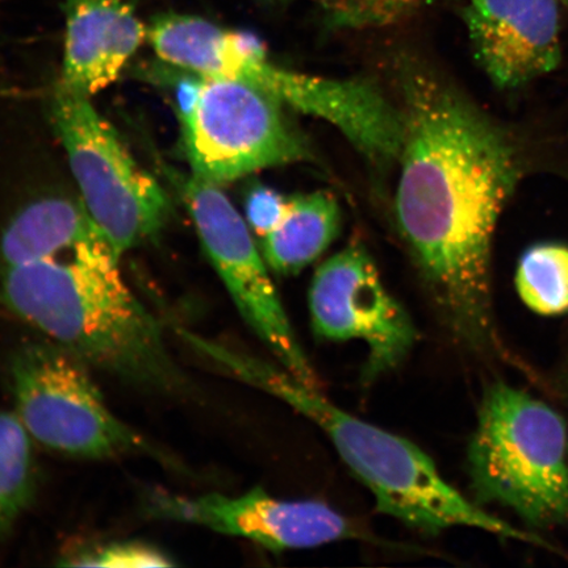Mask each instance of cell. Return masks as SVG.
<instances>
[{"mask_svg":"<svg viewBox=\"0 0 568 568\" xmlns=\"http://www.w3.org/2000/svg\"><path fill=\"white\" fill-rule=\"evenodd\" d=\"M397 89L402 236L453 337L473 352L499 353L493 240L520 180V155L507 132L438 71L404 63Z\"/></svg>","mask_w":568,"mask_h":568,"instance_id":"cell-1","label":"cell"},{"mask_svg":"<svg viewBox=\"0 0 568 568\" xmlns=\"http://www.w3.org/2000/svg\"><path fill=\"white\" fill-rule=\"evenodd\" d=\"M104 236L60 257L4 268L2 302L91 368L146 393H190L160 320L123 278Z\"/></svg>","mask_w":568,"mask_h":568,"instance_id":"cell-2","label":"cell"},{"mask_svg":"<svg viewBox=\"0 0 568 568\" xmlns=\"http://www.w3.org/2000/svg\"><path fill=\"white\" fill-rule=\"evenodd\" d=\"M180 333L213 366L286 403L318 426L349 471L371 491L378 513L424 535L471 528L552 549L535 532L516 528L462 495L420 447L339 408L318 387L304 385L276 362L189 331Z\"/></svg>","mask_w":568,"mask_h":568,"instance_id":"cell-3","label":"cell"},{"mask_svg":"<svg viewBox=\"0 0 568 568\" xmlns=\"http://www.w3.org/2000/svg\"><path fill=\"white\" fill-rule=\"evenodd\" d=\"M475 501L496 504L528 527L568 525V423L527 390L486 389L467 447Z\"/></svg>","mask_w":568,"mask_h":568,"instance_id":"cell-4","label":"cell"},{"mask_svg":"<svg viewBox=\"0 0 568 568\" xmlns=\"http://www.w3.org/2000/svg\"><path fill=\"white\" fill-rule=\"evenodd\" d=\"M10 378L19 422L47 449L71 458L145 457L180 466L113 414L87 362L53 341L21 344L12 354Z\"/></svg>","mask_w":568,"mask_h":568,"instance_id":"cell-5","label":"cell"},{"mask_svg":"<svg viewBox=\"0 0 568 568\" xmlns=\"http://www.w3.org/2000/svg\"><path fill=\"white\" fill-rule=\"evenodd\" d=\"M178 105L191 174L216 186L312 159L286 109L244 82L190 75Z\"/></svg>","mask_w":568,"mask_h":568,"instance_id":"cell-6","label":"cell"},{"mask_svg":"<svg viewBox=\"0 0 568 568\" xmlns=\"http://www.w3.org/2000/svg\"><path fill=\"white\" fill-rule=\"evenodd\" d=\"M52 116L81 202L113 251L122 257L160 232L172 211L166 191L128 153L91 97L60 84Z\"/></svg>","mask_w":568,"mask_h":568,"instance_id":"cell-7","label":"cell"},{"mask_svg":"<svg viewBox=\"0 0 568 568\" xmlns=\"http://www.w3.org/2000/svg\"><path fill=\"white\" fill-rule=\"evenodd\" d=\"M178 182L204 251L240 316L276 364L304 385L318 387L315 368L290 322L246 220L216 184L193 174L180 176Z\"/></svg>","mask_w":568,"mask_h":568,"instance_id":"cell-8","label":"cell"},{"mask_svg":"<svg viewBox=\"0 0 568 568\" xmlns=\"http://www.w3.org/2000/svg\"><path fill=\"white\" fill-rule=\"evenodd\" d=\"M311 326L329 343L361 341L367 347L366 382L399 367L418 339L408 312L382 282L372 255L358 243L317 268L308 293Z\"/></svg>","mask_w":568,"mask_h":568,"instance_id":"cell-9","label":"cell"},{"mask_svg":"<svg viewBox=\"0 0 568 568\" xmlns=\"http://www.w3.org/2000/svg\"><path fill=\"white\" fill-rule=\"evenodd\" d=\"M146 514L160 520L196 525L220 535L248 539L273 552L314 549L333 542L366 539L357 521L317 500H283L255 487L239 496L187 497L153 493Z\"/></svg>","mask_w":568,"mask_h":568,"instance_id":"cell-10","label":"cell"},{"mask_svg":"<svg viewBox=\"0 0 568 568\" xmlns=\"http://www.w3.org/2000/svg\"><path fill=\"white\" fill-rule=\"evenodd\" d=\"M475 57L496 87L517 89L559 65L558 0H467Z\"/></svg>","mask_w":568,"mask_h":568,"instance_id":"cell-11","label":"cell"},{"mask_svg":"<svg viewBox=\"0 0 568 568\" xmlns=\"http://www.w3.org/2000/svg\"><path fill=\"white\" fill-rule=\"evenodd\" d=\"M67 18L63 88L92 97L115 82L148 39L126 0H63Z\"/></svg>","mask_w":568,"mask_h":568,"instance_id":"cell-12","label":"cell"},{"mask_svg":"<svg viewBox=\"0 0 568 568\" xmlns=\"http://www.w3.org/2000/svg\"><path fill=\"white\" fill-rule=\"evenodd\" d=\"M101 236L104 234L82 202L45 197L12 219L3 233L0 254L4 268L13 267L60 257Z\"/></svg>","mask_w":568,"mask_h":568,"instance_id":"cell-13","label":"cell"},{"mask_svg":"<svg viewBox=\"0 0 568 568\" xmlns=\"http://www.w3.org/2000/svg\"><path fill=\"white\" fill-rule=\"evenodd\" d=\"M341 210L326 191L288 197L278 223L262 237L261 252L272 272L296 275L338 236Z\"/></svg>","mask_w":568,"mask_h":568,"instance_id":"cell-14","label":"cell"},{"mask_svg":"<svg viewBox=\"0 0 568 568\" xmlns=\"http://www.w3.org/2000/svg\"><path fill=\"white\" fill-rule=\"evenodd\" d=\"M32 438L16 414L0 412V531L31 507L38 486Z\"/></svg>","mask_w":568,"mask_h":568,"instance_id":"cell-15","label":"cell"},{"mask_svg":"<svg viewBox=\"0 0 568 568\" xmlns=\"http://www.w3.org/2000/svg\"><path fill=\"white\" fill-rule=\"evenodd\" d=\"M516 290L539 316L568 314V247L539 244L528 248L516 272Z\"/></svg>","mask_w":568,"mask_h":568,"instance_id":"cell-16","label":"cell"},{"mask_svg":"<svg viewBox=\"0 0 568 568\" xmlns=\"http://www.w3.org/2000/svg\"><path fill=\"white\" fill-rule=\"evenodd\" d=\"M337 27L364 30L399 23L428 0H317Z\"/></svg>","mask_w":568,"mask_h":568,"instance_id":"cell-17","label":"cell"},{"mask_svg":"<svg viewBox=\"0 0 568 568\" xmlns=\"http://www.w3.org/2000/svg\"><path fill=\"white\" fill-rule=\"evenodd\" d=\"M63 566L142 568L172 567V558L154 546L140 541L113 542L70 557Z\"/></svg>","mask_w":568,"mask_h":568,"instance_id":"cell-18","label":"cell"},{"mask_svg":"<svg viewBox=\"0 0 568 568\" xmlns=\"http://www.w3.org/2000/svg\"><path fill=\"white\" fill-rule=\"evenodd\" d=\"M288 197L266 186H257L247 194L245 213L248 229L262 239L280 222Z\"/></svg>","mask_w":568,"mask_h":568,"instance_id":"cell-19","label":"cell"}]
</instances>
